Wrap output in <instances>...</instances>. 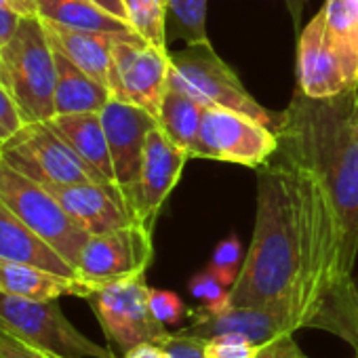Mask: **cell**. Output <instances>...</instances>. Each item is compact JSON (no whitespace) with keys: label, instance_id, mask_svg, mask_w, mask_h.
Here are the masks:
<instances>
[{"label":"cell","instance_id":"obj_11","mask_svg":"<svg viewBox=\"0 0 358 358\" xmlns=\"http://www.w3.org/2000/svg\"><path fill=\"white\" fill-rule=\"evenodd\" d=\"M152 257V230L135 222L110 232L91 234L78 257L76 272L93 289H99L120 278L145 274Z\"/></svg>","mask_w":358,"mask_h":358},{"label":"cell","instance_id":"obj_22","mask_svg":"<svg viewBox=\"0 0 358 358\" xmlns=\"http://www.w3.org/2000/svg\"><path fill=\"white\" fill-rule=\"evenodd\" d=\"M36 15L45 22L72 28V30L118 34V36H139L127 22L93 5L91 0H38Z\"/></svg>","mask_w":358,"mask_h":358},{"label":"cell","instance_id":"obj_35","mask_svg":"<svg viewBox=\"0 0 358 358\" xmlns=\"http://www.w3.org/2000/svg\"><path fill=\"white\" fill-rule=\"evenodd\" d=\"M22 20H24V15L20 11H15L13 7H9L5 3H0V51L13 41V36L20 30Z\"/></svg>","mask_w":358,"mask_h":358},{"label":"cell","instance_id":"obj_20","mask_svg":"<svg viewBox=\"0 0 358 358\" xmlns=\"http://www.w3.org/2000/svg\"><path fill=\"white\" fill-rule=\"evenodd\" d=\"M0 289L28 297V299H59L66 295L89 299L95 291L89 282H85L78 276H62L55 272H49L38 266L28 264H13L0 259Z\"/></svg>","mask_w":358,"mask_h":358},{"label":"cell","instance_id":"obj_14","mask_svg":"<svg viewBox=\"0 0 358 358\" xmlns=\"http://www.w3.org/2000/svg\"><path fill=\"white\" fill-rule=\"evenodd\" d=\"M66 209V213L89 234L110 232L135 224L124 194L118 186L85 182L70 186H45Z\"/></svg>","mask_w":358,"mask_h":358},{"label":"cell","instance_id":"obj_4","mask_svg":"<svg viewBox=\"0 0 358 358\" xmlns=\"http://www.w3.org/2000/svg\"><path fill=\"white\" fill-rule=\"evenodd\" d=\"M171 57L169 85L201 101L205 108H228L264 122L274 129L278 114L268 112L243 87L236 72L215 53L211 43L188 45Z\"/></svg>","mask_w":358,"mask_h":358},{"label":"cell","instance_id":"obj_34","mask_svg":"<svg viewBox=\"0 0 358 358\" xmlns=\"http://www.w3.org/2000/svg\"><path fill=\"white\" fill-rule=\"evenodd\" d=\"M257 358H308V356H306V354L301 352V348L295 343L293 335L287 333V335H280V337H276V339L264 343V345L259 348Z\"/></svg>","mask_w":358,"mask_h":358},{"label":"cell","instance_id":"obj_32","mask_svg":"<svg viewBox=\"0 0 358 358\" xmlns=\"http://www.w3.org/2000/svg\"><path fill=\"white\" fill-rule=\"evenodd\" d=\"M26 124V118L22 116V110L17 101L13 99L11 91L0 83V139H9Z\"/></svg>","mask_w":358,"mask_h":358},{"label":"cell","instance_id":"obj_1","mask_svg":"<svg viewBox=\"0 0 358 358\" xmlns=\"http://www.w3.org/2000/svg\"><path fill=\"white\" fill-rule=\"evenodd\" d=\"M255 171V230L230 303L272 310L291 333L318 329L358 350V285L341 274L339 222L322 184L278 152Z\"/></svg>","mask_w":358,"mask_h":358},{"label":"cell","instance_id":"obj_15","mask_svg":"<svg viewBox=\"0 0 358 358\" xmlns=\"http://www.w3.org/2000/svg\"><path fill=\"white\" fill-rule=\"evenodd\" d=\"M297 89L308 97H331L350 87L339 57L324 38V20L318 11L301 30L297 43Z\"/></svg>","mask_w":358,"mask_h":358},{"label":"cell","instance_id":"obj_28","mask_svg":"<svg viewBox=\"0 0 358 358\" xmlns=\"http://www.w3.org/2000/svg\"><path fill=\"white\" fill-rule=\"evenodd\" d=\"M188 291L201 301V308L205 310H222L230 303V287H226L209 268L190 278Z\"/></svg>","mask_w":358,"mask_h":358},{"label":"cell","instance_id":"obj_27","mask_svg":"<svg viewBox=\"0 0 358 358\" xmlns=\"http://www.w3.org/2000/svg\"><path fill=\"white\" fill-rule=\"evenodd\" d=\"M245 249H243V243L236 238V236H228L224 241H220L215 245V251L211 255V262H209V270L226 285V287H234L241 270H243V264H245Z\"/></svg>","mask_w":358,"mask_h":358},{"label":"cell","instance_id":"obj_30","mask_svg":"<svg viewBox=\"0 0 358 358\" xmlns=\"http://www.w3.org/2000/svg\"><path fill=\"white\" fill-rule=\"evenodd\" d=\"M259 348L255 341L236 335V333H224L209 337L205 358H257Z\"/></svg>","mask_w":358,"mask_h":358},{"label":"cell","instance_id":"obj_3","mask_svg":"<svg viewBox=\"0 0 358 358\" xmlns=\"http://www.w3.org/2000/svg\"><path fill=\"white\" fill-rule=\"evenodd\" d=\"M5 87L17 101L26 122L55 116V51L38 15H24L13 41L0 51Z\"/></svg>","mask_w":358,"mask_h":358},{"label":"cell","instance_id":"obj_33","mask_svg":"<svg viewBox=\"0 0 358 358\" xmlns=\"http://www.w3.org/2000/svg\"><path fill=\"white\" fill-rule=\"evenodd\" d=\"M0 358H57V356L26 343L24 339H20L17 335H13L0 324Z\"/></svg>","mask_w":358,"mask_h":358},{"label":"cell","instance_id":"obj_25","mask_svg":"<svg viewBox=\"0 0 358 358\" xmlns=\"http://www.w3.org/2000/svg\"><path fill=\"white\" fill-rule=\"evenodd\" d=\"M166 36L207 43V0H166Z\"/></svg>","mask_w":358,"mask_h":358},{"label":"cell","instance_id":"obj_23","mask_svg":"<svg viewBox=\"0 0 358 358\" xmlns=\"http://www.w3.org/2000/svg\"><path fill=\"white\" fill-rule=\"evenodd\" d=\"M324 38L335 51L352 89L358 87V0H327L320 9Z\"/></svg>","mask_w":358,"mask_h":358},{"label":"cell","instance_id":"obj_40","mask_svg":"<svg viewBox=\"0 0 358 358\" xmlns=\"http://www.w3.org/2000/svg\"><path fill=\"white\" fill-rule=\"evenodd\" d=\"M3 80H5V72H3V55H0V83H3Z\"/></svg>","mask_w":358,"mask_h":358},{"label":"cell","instance_id":"obj_24","mask_svg":"<svg viewBox=\"0 0 358 358\" xmlns=\"http://www.w3.org/2000/svg\"><path fill=\"white\" fill-rule=\"evenodd\" d=\"M203 114L205 106L201 101L169 85L158 110V127L175 145L186 150L190 156V150L194 148L199 137Z\"/></svg>","mask_w":358,"mask_h":358},{"label":"cell","instance_id":"obj_29","mask_svg":"<svg viewBox=\"0 0 358 358\" xmlns=\"http://www.w3.org/2000/svg\"><path fill=\"white\" fill-rule=\"evenodd\" d=\"M148 303H150L152 316L164 327L179 324L190 312L186 308V303L182 301V297L173 291H164V289H150Z\"/></svg>","mask_w":358,"mask_h":358},{"label":"cell","instance_id":"obj_10","mask_svg":"<svg viewBox=\"0 0 358 358\" xmlns=\"http://www.w3.org/2000/svg\"><path fill=\"white\" fill-rule=\"evenodd\" d=\"M171 53L145 43L141 36L118 38L112 49L108 89L114 99L139 106L158 118L169 87Z\"/></svg>","mask_w":358,"mask_h":358},{"label":"cell","instance_id":"obj_5","mask_svg":"<svg viewBox=\"0 0 358 358\" xmlns=\"http://www.w3.org/2000/svg\"><path fill=\"white\" fill-rule=\"evenodd\" d=\"M0 324L57 358H118L112 348L83 335L66 318L57 299H28L0 289Z\"/></svg>","mask_w":358,"mask_h":358},{"label":"cell","instance_id":"obj_13","mask_svg":"<svg viewBox=\"0 0 358 358\" xmlns=\"http://www.w3.org/2000/svg\"><path fill=\"white\" fill-rule=\"evenodd\" d=\"M99 116L114 164L116 184L122 194H127L139 177L145 139L150 131L158 127V118L139 106L118 101L114 97L103 106Z\"/></svg>","mask_w":358,"mask_h":358},{"label":"cell","instance_id":"obj_18","mask_svg":"<svg viewBox=\"0 0 358 358\" xmlns=\"http://www.w3.org/2000/svg\"><path fill=\"white\" fill-rule=\"evenodd\" d=\"M45 32L51 45L62 51L72 64H76L91 78L108 87L110 83V66H112V49L118 38H135V36H118V34H101V32H83L64 28L51 22H45Z\"/></svg>","mask_w":358,"mask_h":358},{"label":"cell","instance_id":"obj_31","mask_svg":"<svg viewBox=\"0 0 358 358\" xmlns=\"http://www.w3.org/2000/svg\"><path fill=\"white\" fill-rule=\"evenodd\" d=\"M207 341V337L182 329L177 333H166L158 343L164 352V358H205Z\"/></svg>","mask_w":358,"mask_h":358},{"label":"cell","instance_id":"obj_6","mask_svg":"<svg viewBox=\"0 0 358 358\" xmlns=\"http://www.w3.org/2000/svg\"><path fill=\"white\" fill-rule=\"evenodd\" d=\"M0 201L76 268L91 234L66 213L45 186L20 173L3 158H0Z\"/></svg>","mask_w":358,"mask_h":358},{"label":"cell","instance_id":"obj_12","mask_svg":"<svg viewBox=\"0 0 358 358\" xmlns=\"http://www.w3.org/2000/svg\"><path fill=\"white\" fill-rule=\"evenodd\" d=\"M188 160V152L175 145L160 127L150 131L143 148L139 177L133 188L124 194L131 215L137 224L154 230V222L166 196L177 186Z\"/></svg>","mask_w":358,"mask_h":358},{"label":"cell","instance_id":"obj_7","mask_svg":"<svg viewBox=\"0 0 358 358\" xmlns=\"http://www.w3.org/2000/svg\"><path fill=\"white\" fill-rule=\"evenodd\" d=\"M0 158L41 186L106 184L47 120H30L5 139Z\"/></svg>","mask_w":358,"mask_h":358},{"label":"cell","instance_id":"obj_39","mask_svg":"<svg viewBox=\"0 0 358 358\" xmlns=\"http://www.w3.org/2000/svg\"><path fill=\"white\" fill-rule=\"evenodd\" d=\"M306 5H308V0H287V11L293 20V26L299 30L301 26V17H303V11H306Z\"/></svg>","mask_w":358,"mask_h":358},{"label":"cell","instance_id":"obj_9","mask_svg":"<svg viewBox=\"0 0 358 358\" xmlns=\"http://www.w3.org/2000/svg\"><path fill=\"white\" fill-rule=\"evenodd\" d=\"M148 295L145 274H137L101 285L87 299L108 341L120 348L122 354L143 341H160L169 333L152 316Z\"/></svg>","mask_w":358,"mask_h":358},{"label":"cell","instance_id":"obj_38","mask_svg":"<svg viewBox=\"0 0 358 358\" xmlns=\"http://www.w3.org/2000/svg\"><path fill=\"white\" fill-rule=\"evenodd\" d=\"M0 3L13 7L22 15H36V9H38V0H0Z\"/></svg>","mask_w":358,"mask_h":358},{"label":"cell","instance_id":"obj_17","mask_svg":"<svg viewBox=\"0 0 358 358\" xmlns=\"http://www.w3.org/2000/svg\"><path fill=\"white\" fill-rule=\"evenodd\" d=\"M0 259L38 266L62 276H78L76 268L26 226L3 201H0Z\"/></svg>","mask_w":358,"mask_h":358},{"label":"cell","instance_id":"obj_41","mask_svg":"<svg viewBox=\"0 0 358 358\" xmlns=\"http://www.w3.org/2000/svg\"><path fill=\"white\" fill-rule=\"evenodd\" d=\"M354 358H358V350H356V354H354Z\"/></svg>","mask_w":358,"mask_h":358},{"label":"cell","instance_id":"obj_21","mask_svg":"<svg viewBox=\"0 0 358 358\" xmlns=\"http://www.w3.org/2000/svg\"><path fill=\"white\" fill-rule=\"evenodd\" d=\"M55 51V114H80V112H101L112 99L108 87L91 78L76 64H72L62 51Z\"/></svg>","mask_w":358,"mask_h":358},{"label":"cell","instance_id":"obj_2","mask_svg":"<svg viewBox=\"0 0 358 358\" xmlns=\"http://www.w3.org/2000/svg\"><path fill=\"white\" fill-rule=\"evenodd\" d=\"M278 154L312 171L339 222V266L352 276L358 255V87L331 97L293 91L274 127Z\"/></svg>","mask_w":358,"mask_h":358},{"label":"cell","instance_id":"obj_16","mask_svg":"<svg viewBox=\"0 0 358 358\" xmlns=\"http://www.w3.org/2000/svg\"><path fill=\"white\" fill-rule=\"evenodd\" d=\"M188 316L190 324L186 327V331L207 339L224 333H236L255 341L257 345H264L280 335L291 333L280 314L257 306L228 303L222 310H205L199 306L196 310H190Z\"/></svg>","mask_w":358,"mask_h":358},{"label":"cell","instance_id":"obj_37","mask_svg":"<svg viewBox=\"0 0 358 358\" xmlns=\"http://www.w3.org/2000/svg\"><path fill=\"white\" fill-rule=\"evenodd\" d=\"M91 3L97 5V7H101L103 11L112 13L114 17H118V20H122V22L129 24V20H127V9H124V3H122V0H91ZM129 26H131V24H129Z\"/></svg>","mask_w":358,"mask_h":358},{"label":"cell","instance_id":"obj_19","mask_svg":"<svg viewBox=\"0 0 358 358\" xmlns=\"http://www.w3.org/2000/svg\"><path fill=\"white\" fill-rule=\"evenodd\" d=\"M106 184L118 186L99 112L55 114L47 120Z\"/></svg>","mask_w":358,"mask_h":358},{"label":"cell","instance_id":"obj_36","mask_svg":"<svg viewBox=\"0 0 358 358\" xmlns=\"http://www.w3.org/2000/svg\"><path fill=\"white\" fill-rule=\"evenodd\" d=\"M122 358H164V352L158 341H143L122 354Z\"/></svg>","mask_w":358,"mask_h":358},{"label":"cell","instance_id":"obj_42","mask_svg":"<svg viewBox=\"0 0 358 358\" xmlns=\"http://www.w3.org/2000/svg\"><path fill=\"white\" fill-rule=\"evenodd\" d=\"M0 145H3V139H0Z\"/></svg>","mask_w":358,"mask_h":358},{"label":"cell","instance_id":"obj_8","mask_svg":"<svg viewBox=\"0 0 358 358\" xmlns=\"http://www.w3.org/2000/svg\"><path fill=\"white\" fill-rule=\"evenodd\" d=\"M278 152L274 129L249 114L228 108H205L190 158L236 162L257 169Z\"/></svg>","mask_w":358,"mask_h":358},{"label":"cell","instance_id":"obj_26","mask_svg":"<svg viewBox=\"0 0 358 358\" xmlns=\"http://www.w3.org/2000/svg\"><path fill=\"white\" fill-rule=\"evenodd\" d=\"M131 28L160 51L166 49V0H122Z\"/></svg>","mask_w":358,"mask_h":358}]
</instances>
